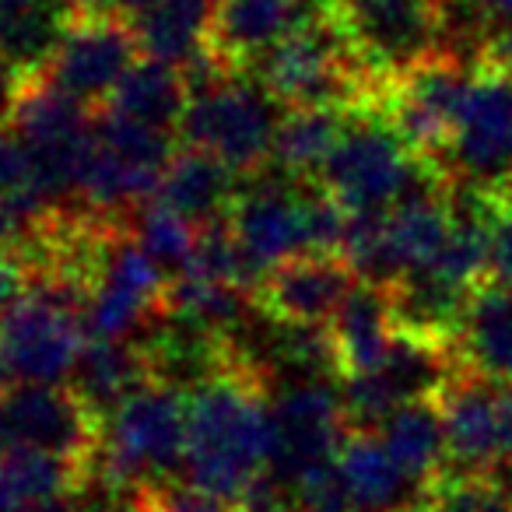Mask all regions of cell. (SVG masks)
Returning <instances> with one entry per match:
<instances>
[{
    "mask_svg": "<svg viewBox=\"0 0 512 512\" xmlns=\"http://www.w3.org/2000/svg\"><path fill=\"white\" fill-rule=\"evenodd\" d=\"M186 404V484L239 505L246 491L271 470V393L260 379L228 365L186 393Z\"/></svg>",
    "mask_w": 512,
    "mask_h": 512,
    "instance_id": "cell-1",
    "label": "cell"
},
{
    "mask_svg": "<svg viewBox=\"0 0 512 512\" xmlns=\"http://www.w3.org/2000/svg\"><path fill=\"white\" fill-rule=\"evenodd\" d=\"M442 176L446 172L432 158L414 155L376 99L348 109L341 141L316 179L348 214H369L386 211Z\"/></svg>",
    "mask_w": 512,
    "mask_h": 512,
    "instance_id": "cell-2",
    "label": "cell"
},
{
    "mask_svg": "<svg viewBox=\"0 0 512 512\" xmlns=\"http://www.w3.org/2000/svg\"><path fill=\"white\" fill-rule=\"evenodd\" d=\"M186 428V393L155 379L102 421L88 477H99L127 498L151 484H169L186 463Z\"/></svg>",
    "mask_w": 512,
    "mask_h": 512,
    "instance_id": "cell-3",
    "label": "cell"
},
{
    "mask_svg": "<svg viewBox=\"0 0 512 512\" xmlns=\"http://www.w3.org/2000/svg\"><path fill=\"white\" fill-rule=\"evenodd\" d=\"M246 71L264 81L288 109H351L376 102L386 88L369 74L330 8L313 15L278 46H271L264 57H256Z\"/></svg>",
    "mask_w": 512,
    "mask_h": 512,
    "instance_id": "cell-4",
    "label": "cell"
},
{
    "mask_svg": "<svg viewBox=\"0 0 512 512\" xmlns=\"http://www.w3.org/2000/svg\"><path fill=\"white\" fill-rule=\"evenodd\" d=\"M85 292L60 278H32L0 313V390L64 386L88 341Z\"/></svg>",
    "mask_w": 512,
    "mask_h": 512,
    "instance_id": "cell-5",
    "label": "cell"
},
{
    "mask_svg": "<svg viewBox=\"0 0 512 512\" xmlns=\"http://www.w3.org/2000/svg\"><path fill=\"white\" fill-rule=\"evenodd\" d=\"M288 106L249 71H232L214 88L193 95L179 123V141L232 165L239 176L271 162L274 137Z\"/></svg>",
    "mask_w": 512,
    "mask_h": 512,
    "instance_id": "cell-6",
    "label": "cell"
},
{
    "mask_svg": "<svg viewBox=\"0 0 512 512\" xmlns=\"http://www.w3.org/2000/svg\"><path fill=\"white\" fill-rule=\"evenodd\" d=\"M453 186L512 197V74L484 64L463 95L449 144L435 158Z\"/></svg>",
    "mask_w": 512,
    "mask_h": 512,
    "instance_id": "cell-7",
    "label": "cell"
},
{
    "mask_svg": "<svg viewBox=\"0 0 512 512\" xmlns=\"http://www.w3.org/2000/svg\"><path fill=\"white\" fill-rule=\"evenodd\" d=\"M327 8L379 85L439 57V0H330Z\"/></svg>",
    "mask_w": 512,
    "mask_h": 512,
    "instance_id": "cell-8",
    "label": "cell"
},
{
    "mask_svg": "<svg viewBox=\"0 0 512 512\" xmlns=\"http://www.w3.org/2000/svg\"><path fill=\"white\" fill-rule=\"evenodd\" d=\"M165 288L169 278L162 267L137 246L127 228H116L102 246L88 285L85 313H81L88 337H120V341L141 337V330L162 313Z\"/></svg>",
    "mask_w": 512,
    "mask_h": 512,
    "instance_id": "cell-9",
    "label": "cell"
},
{
    "mask_svg": "<svg viewBox=\"0 0 512 512\" xmlns=\"http://www.w3.org/2000/svg\"><path fill=\"white\" fill-rule=\"evenodd\" d=\"M449 474H498L512 467V383L460 369L439 393Z\"/></svg>",
    "mask_w": 512,
    "mask_h": 512,
    "instance_id": "cell-10",
    "label": "cell"
},
{
    "mask_svg": "<svg viewBox=\"0 0 512 512\" xmlns=\"http://www.w3.org/2000/svg\"><path fill=\"white\" fill-rule=\"evenodd\" d=\"M274 453L267 474L288 491L302 474L330 463L351 432L341 404V379H309L271 390Z\"/></svg>",
    "mask_w": 512,
    "mask_h": 512,
    "instance_id": "cell-11",
    "label": "cell"
},
{
    "mask_svg": "<svg viewBox=\"0 0 512 512\" xmlns=\"http://www.w3.org/2000/svg\"><path fill=\"white\" fill-rule=\"evenodd\" d=\"M102 421L71 386L0 390V449H39L92 467Z\"/></svg>",
    "mask_w": 512,
    "mask_h": 512,
    "instance_id": "cell-12",
    "label": "cell"
},
{
    "mask_svg": "<svg viewBox=\"0 0 512 512\" xmlns=\"http://www.w3.org/2000/svg\"><path fill=\"white\" fill-rule=\"evenodd\" d=\"M137 53L141 46H137L130 22L116 15H85L81 11L39 78L71 99L92 106V102L113 95Z\"/></svg>",
    "mask_w": 512,
    "mask_h": 512,
    "instance_id": "cell-13",
    "label": "cell"
},
{
    "mask_svg": "<svg viewBox=\"0 0 512 512\" xmlns=\"http://www.w3.org/2000/svg\"><path fill=\"white\" fill-rule=\"evenodd\" d=\"M358 285V274L341 253H302L278 264L256 288V302L278 320L330 327L334 313L348 292Z\"/></svg>",
    "mask_w": 512,
    "mask_h": 512,
    "instance_id": "cell-14",
    "label": "cell"
},
{
    "mask_svg": "<svg viewBox=\"0 0 512 512\" xmlns=\"http://www.w3.org/2000/svg\"><path fill=\"white\" fill-rule=\"evenodd\" d=\"M323 8L327 0H218L211 53L235 71H246L256 57H264Z\"/></svg>",
    "mask_w": 512,
    "mask_h": 512,
    "instance_id": "cell-15",
    "label": "cell"
},
{
    "mask_svg": "<svg viewBox=\"0 0 512 512\" xmlns=\"http://www.w3.org/2000/svg\"><path fill=\"white\" fill-rule=\"evenodd\" d=\"M239 183L242 176L218 155L183 144L165 165L155 200L169 211L183 214L197 228H204L211 221L228 218L235 197H239Z\"/></svg>",
    "mask_w": 512,
    "mask_h": 512,
    "instance_id": "cell-16",
    "label": "cell"
},
{
    "mask_svg": "<svg viewBox=\"0 0 512 512\" xmlns=\"http://www.w3.org/2000/svg\"><path fill=\"white\" fill-rule=\"evenodd\" d=\"M67 383L95 418L106 421L141 386L155 383V372H151L148 351L141 348V341L88 337Z\"/></svg>",
    "mask_w": 512,
    "mask_h": 512,
    "instance_id": "cell-17",
    "label": "cell"
},
{
    "mask_svg": "<svg viewBox=\"0 0 512 512\" xmlns=\"http://www.w3.org/2000/svg\"><path fill=\"white\" fill-rule=\"evenodd\" d=\"M456 355L477 376L512 383V288L481 281L463 309Z\"/></svg>",
    "mask_w": 512,
    "mask_h": 512,
    "instance_id": "cell-18",
    "label": "cell"
},
{
    "mask_svg": "<svg viewBox=\"0 0 512 512\" xmlns=\"http://www.w3.org/2000/svg\"><path fill=\"white\" fill-rule=\"evenodd\" d=\"M393 334H397V320H393L390 288L369 285V281H358L330 320V341L337 348L344 376L379 369L393 344Z\"/></svg>",
    "mask_w": 512,
    "mask_h": 512,
    "instance_id": "cell-19",
    "label": "cell"
},
{
    "mask_svg": "<svg viewBox=\"0 0 512 512\" xmlns=\"http://www.w3.org/2000/svg\"><path fill=\"white\" fill-rule=\"evenodd\" d=\"M186 106H190V85H186L183 67L155 57H137L106 99L109 113L169 130V134H179Z\"/></svg>",
    "mask_w": 512,
    "mask_h": 512,
    "instance_id": "cell-20",
    "label": "cell"
},
{
    "mask_svg": "<svg viewBox=\"0 0 512 512\" xmlns=\"http://www.w3.org/2000/svg\"><path fill=\"white\" fill-rule=\"evenodd\" d=\"M218 0H158L130 22L144 57L186 67L211 50V29Z\"/></svg>",
    "mask_w": 512,
    "mask_h": 512,
    "instance_id": "cell-21",
    "label": "cell"
},
{
    "mask_svg": "<svg viewBox=\"0 0 512 512\" xmlns=\"http://www.w3.org/2000/svg\"><path fill=\"white\" fill-rule=\"evenodd\" d=\"M390 456L421 484L446 470V421L439 400H407L376 428Z\"/></svg>",
    "mask_w": 512,
    "mask_h": 512,
    "instance_id": "cell-22",
    "label": "cell"
},
{
    "mask_svg": "<svg viewBox=\"0 0 512 512\" xmlns=\"http://www.w3.org/2000/svg\"><path fill=\"white\" fill-rule=\"evenodd\" d=\"M88 481V467L39 449H0V512L43 498L71 495Z\"/></svg>",
    "mask_w": 512,
    "mask_h": 512,
    "instance_id": "cell-23",
    "label": "cell"
},
{
    "mask_svg": "<svg viewBox=\"0 0 512 512\" xmlns=\"http://www.w3.org/2000/svg\"><path fill=\"white\" fill-rule=\"evenodd\" d=\"M344 120H348V109L337 106L288 109L278 137H274L271 162H278L281 169L295 172V176L316 179L323 162L330 158V151H334V144L341 141Z\"/></svg>",
    "mask_w": 512,
    "mask_h": 512,
    "instance_id": "cell-24",
    "label": "cell"
},
{
    "mask_svg": "<svg viewBox=\"0 0 512 512\" xmlns=\"http://www.w3.org/2000/svg\"><path fill=\"white\" fill-rule=\"evenodd\" d=\"M127 232L134 235L137 246L162 267L169 281L183 278V274L190 271L193 253H197L200 228L193 225V221H186L183 214L169 211V207L158 204V200L151 197V200H144L141 207L130 211Z\"/></svg>",
    "mask_w": 512,
    "mask_h": 512,
    "instance_id": "cell-25",
    "label": "cell"
},
{
    "mask_svg": "<svg viewBox=\"0 0 512 512\" xmlns=\"http://www.w3.org/2000/svg\"><path fill=\"white\" fill-rule=\"evenodd\" d=\"M0 207L32 214H60L39 186V169L32 148L15 123H0Z\"/></svg>",
    "mask_w": 512,
    "mask_h": 512,
    "instance_id": "cell-26",
    "label": "cell"
},
{
    "mask_svg": "<svg viewBox=\"0 0 512 512\" xmlns=\"http://www.w3.org/2000/svg\"><path fill=\"white\" fill-rule=\"evenodd\" d=\"M421 512H512V491L495 474H449L442 470Z\"/></svg>",
    "mask_w": 512,
    "mask_h": 512,
    "instance_id": "cell-27",
    "label": "cell"
},
{
    "mask_svg": "<svg viewBox=\"0 0 512 512\" xmlns=\"http://www.w3.org/2000/svg\"><path fill=\"white\" fill-rule=\"evenodd\" d=\"M130 512H235V505L193 488V484H151L130 502Z\"/></svg>",
    "mask_w": 512,
    "mask_h": 512,
    "instance_id": "cell-28",
    "label": "cell"
},
{
    "mask_svg": "<svg viewBox=\"0 0 512 512\" xmlns=\"http://www.w3.org/2000/svg\"><path fill=\"white\" fill-rule=\"evenodd\" d=\"M292 498H295V512H355L334 460L302 474L292 488Z\"/></svg>",
    "mask_w": 512,
    "mask_h": 512,
    "instance_id": "cell-29",
    "label": "cell"
},
{
    "mask_svg": "<svg viewBox=\"0 0 512 512\" xmlns=\"http://www.w3.org/2000/svg\"><path fill=\"white\" fill-rule=\"evenodd\" d=\"M484 281L512 288V197H495V207H491Z\"/></svg>",
    "mask_w": 512,
    "mask_h": 512,
    "instance_id": "cell-30",
    "label": "cell"
},
{
    "mask_svg": "<svg viewBox=\"0 0 512 512\" xmlns=\"http://www.w3.org/2000/svg\"><path fill=\"white\" fill-rule=\"evenodd\" d=\"M463 4L474 11V18L481 22V29L488 32L491 43H495L498 36H509L512 32V0H463Z\"/></svg>",
    "mask_w": 512,
    "mask_h": 512,
    "instance_id": "cell-31",
    "label": "cell"
},
{
    "mask_svg": "<svg viewBox=\"0 0 512 512\" xmlns=\"http://www.w3.org/2000/svg\"><path fill=\"white\" fill-rule=\"evenodd\" d=\"M32 285V274L29 267L22 264V260H15V256L0 253V313L11 306V302H18L25 292H29Z\"/></svg>",
    "mask_w": 512,
    "mask_h": 512,
    "instance_id": "cell-32",
    "label": "cell"
},
{
    "mask_svg": "<svg viewBox=\"0 0 512 512\" xmlns=\"http://www.w3.org/2000/svg\"><path fill=\"white\" fill-rule=\"evenodd\" d=\"M29 81H32L29 74L18 71L15 64H8V60L0 57V123H11V116H15Z\"/></svg>",
    "mask_w": 512,
    "mask_h": 512,
    "instance_id": "cell-33",
    "label": "cell"
},
{
    "mask_svg": "<svg viewBox=\"0 0 512 512\" xmlns=\"http://www.w3.org/2000/svg\"><path fill=\"white\" fill-rule=\"evenodd\" d=\"M8 512H88V509H85V498H81V491H71V495L43 498V502L18 505V509H8Z\"/></svg>",
    "mask_w": 512,
    "mask_h": 512,
    "instance_id": "cell-34",
    "label": "cell"
},
{
    "mask_svg": "<svg viewBox=\"0 0 512 512\" xmlns=\"http://www.w3.org/2000/svg\"><path fill=\"white\" fill-rule=\"evenodd\" d=\"M155 4H158V0H113L109 15L123 18V22H134V18H141L144 11H151Z\"/></svg>",
    "mask_w": 512,
    "mask_h": 512,
    "instance_id": "cell-35",
    "label": "cell"
},
{
    "mask_svg": "<svg viewBox=\"0 0 512 512\" xmlns=\"http://www.w3.org/2000/svg\"><path fill=\"white\" fill-rule=\"evenodd\" d=\"M46 4H57V0H0V15H11V11L46 8Z\"/></svg>",
    "mask_w": 512,
    "mask_h": 512,
    "instance_id": "cell-36",
    "label": "cell"
},
{
    "mask_svg": "<svg viewBox=\"0 0 512 512\" xmlns=\"http://www.w3.org/2000/svg\"><path fill=\"white\" fill-rule=\"evenodd\" d=\"M74 4L85 15H109V8H113V0H74Z\"/></svg>",
    "mask_w": 512,
    "mask_h": 512,
    "instance_id": "cell-37",
    "label": "cell"
},
{
    "mask_svg": "<svg viewBox=\"0 0 512 512\" xmlns=\"http://www.w3.org/2000/svg\"><path fill=\"white\" fill-rule=\"evenodd\" d=\"M498 481H505V484H509V491H512V467H505V470H498Z\"/></svg>",
    "mask_w": 512,
    "mask_h": 512,
    "instance_id": "cell-38",
    "label": "cell"
}]
</instances>
